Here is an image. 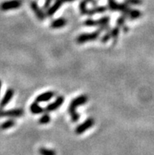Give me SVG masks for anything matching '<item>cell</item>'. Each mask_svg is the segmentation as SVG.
Returning <instances> with one entry per match:
<instances>
[{"instance_id":"e0dca14e","label":"cell","mask_w":154,"mask_h":155,"mask_svg":"<svg viewBox=\"0 0 154 155\" xmlns=\"http://www.w3.org/2000/svg\"><path fill=\"white\" fill-rule=\"evenodd\" d=\"M88 2H87V0H81L80 2V5H79V8H80V14L82 15H87V14L88 9L87 7V5Z\"/></svg>"},{"instance_id":"d4e9b609","label":"cell","mask_w":154,"mask_h":155,"mask_svg":"<svg viewBox=\"0 0 154 155\" xmlns=\"http://www.w3.org/2000/svg\"><path fill=\"white\" fill-rule=\"evenodd\" d=\"M53 2V0H45L44 4H43V9L44 10H47L51 5V2Z\"/></svg>"},{"instance_id":"d6986e66","label":"cell","mask_w":154,"mask_h":155,"mask_svg":"<svg viewBox=\"0 0 154 155\" xmlns=\"http://www.w3.org/2000/svg\"><path fill=\"white\" fill-rule=\"evenodd\" d=\"M39 153L40 155H56V151L54 150L46 147L40 148L39 150Z\"/></svg>"},{"instance_id":"4fadbf2b","label":"cell","mask_w":154,"mask_h":155,"mask_svg":"<svg viewBox=\"0 0 154 155\" xmlns=\"http://www.w3.org/2000/svg\"><path fill=\"white\" fill-rule=\"evenodd\" d=\"M108 10V7L105 6H96L94 7L89 9L87 11V15L93 16L94 14H102V13H105L106 10Z\"/></svg>"},{"instance_id":"30bf717a","label":"cell","mask_w":154,"mask_h":155,"mask_svg":"<svg viewBox=\"0 0 154 155\" xmlns=\"http://www.w3.org/2000/svg\"><path fill=\"white\" fill-rule=\"evenodd\" d=\"M63 3H64L63 0H55V2H54L52 6L51 5L50 7L47 10V15L48 17H52V16L54 15L55 13L60 9Z\"/></svg>"},{"instance_id":"7c38bea8","label":"cell","mask_w":154,"mask_h":155,"mask_svg":"<svg viewBox=\"0 0 154 155\" xmlns=\"http://www.w3.org/2000/svg\"><path fill=\"white\" fill-rule=\"evenodd\" d=\"M67 24V20L64 18H57V19L52 21L51 23V28H54V29H57V28H61L64 27Z\"/></svg>"},{"instance_id":"5b68a950","label":"cell","mask_w":154,"mask_h":155,"mask_svg":"<svg viewBox=\"0 0 154 155\" xmlns=\"http://www.w3.org/2000/svg\"><path fill=\"white\" fill-rule=\"evenodd\" d=\"M94 124V120L92 117L87 118L84 123L80 124V125H78L75 129V133L77 134V135H81L84 132H85L87 130L90 129L92 126Z\"/></svg>"},{"instance_id":"4316f807","label":"cell","mask_w":154,"mask_h":155,"mask_svg":"<svg viewBox=\"0 0 154 155\" xmlns=\"http://www.w3.org/2000/svg\"><path fill=\"white\" fill-rule=\"evenodd\" d=\"M74 1H76V0H63L64 3H66V2H74Z\"/></svg>"},{"instance_id":"ac0fdd59","label":"cell","mask_w":154,"mask_h":155,"mask_svg":"<svg viewBox=\"0 0 154 155\" xmlns=\"http://www.w3.org/2000/svg\"><path fill=\"white\" fill-rule=\"evenodd\" d=\"M110 33H111V38L113 39V44L115 45L117 41V38L119 36L120 27L116 26V27L113 28V29L110 30Z\"/></svg>"},{"instance_id":"484cf974","label":"cell","mask_w":154,"mask_h":155,"mask_svg":"<svg viewBox=\"0 0 154 155\" xmlns=\"http://www.w3.org/2000/svg\"><path fill=\"white\" fill-rule=\"evenodd\" d=\"M123 32H124V33H127V31H128V30H129V28H128V27H127V25H123Z\"/></svg>"},{"instance_id":"cb8c5ba5","label":"cell","mask_w":154,"mask_h":155,"mask_svg":"<svg viewBox=\"0 0 154 155\" xmlns=\"http://www.w3.org/2000/svg\"><path fill=\"white\" fill-rule=\"evenodd\" d=\"M110 39H112L110 31H107V32H106V33L102 36V39H101V42H102V43H107Z\"/></svg>"},{"instance_id":"603a6c76","label":"cell","mask_w":154,"mask_h":155,"mask_svg":"<svg viewBox=\"0 0 154 155\" xmlns=\"http://www.w3.org/2000/svg\"><path fill=\"white\" fill-rule=\"evenodd\" d=\"M124 2L129 6H140L143 4V0H124Z\"/></svg>"},{"instance_id":"2e32d148","label":"cell","mask_w":154,"mask_h":155,"mask_svg":"<svg viewBox=\"0 0 154 155\" xmlns=\"http://www.w3.org/2000/svg\"><path fill=\"white\" fill-rule=\"evenodd\" d=\"M16 124V121L13 119H10V120H7L6 121H4L1 125H0V128L2 130H7L10 129V128H13L14 125Z\"/></svg>"},{"instance_id":"9a60e30c","label":"cell","mask_w":154,"mask_h":155,"mask_svg":"<svg viewBox=\"0 0 154 155\" xmlns=\"http://www.w3.org/2000/svg\"><path fill=\"white\" fill-rule=\"evenodd\" d=\"M143 15V13L142 11L139 10H136V9H131L130 12H129V14H127V18H129L130 20H135L138 19V18H141Z\"/></svg>"},{"instance_id":"83f0119b","label":"cell","mask_w":154,"mask_h":155,"mask_svg":"<svg viewBox=\"0 0 154 155\" xmlns=\"http://www.w3.org/2000/svg\"><path fill=\"white\" fill-rule=\"evenodd\" d=\"M1 87H2V81H0V91H1Z\"/></svg>"},{"instance_id":"ffe728a7","label":"cell","mask_w":154,"mask_h":155,"mask_svg":"<svg viewBox=\"0 0 154 155\" xmlns=\"http://www.w3.org/2000/svg\"><path fill=\"white\" fill-rule=\"evenodd\" d=\"M119 3L116 0H108V9L111 11H118Z\"/></svg>"},{"instance_id":"52a82bcc","label":"cell","mask_w":154,"mask_h":155,"mask_svg":"<svg viewBox=\"0 0 154 155\" xmlns=\"http://www.w3.org/2000/svg\"><path fill=\"white\" fill-rule=\"evenodd\" d=\"M30 6H31V10H33V12L35 13V16H36V18L39 20V21H43V20H45L46 18V14L43 11L41 8L39 7L38 3L36 2V1H31V3H30Z\"/></svg>"},{"instance_id":"5bb4252c","label":"cell","mask_w":154,"mask_h":155,"mask_svg":"<svg viewBox=\"0 0 154 155\" xmlns=\"http://www.w3.org/2000/svg\"><path fill=\"white\" fill-rule=\"evenodd\" d=\"M30 111H31V114H42L44 111V109L42 106H39V102H35L30 106Z\"/></svg>"},{"instance_id":"9c48e42d","label":"cell","mask_w":154,"mask_h":155,"mask_svg":"<svg viewBox=\"0 0 154 155\" xmlns=\"http://www.w3.org/2000/svg\"><path fill=\"white\" fill-rule=\"evenodd\" d=\"M14 89L8 88L7 90H6V91L5 92V94H4L3 98H2V100L0 102V110H2L5 106H7V105L9 104V102H10L12 98L14 97Z\"/></svg>"},{"instance_id":"ba28073f","label":"cell","mask_w":154,"mask_h":155,"mask_svg":"<svg viewBox=\"0 0 154 155\" xmlns=\"http://www.w3.org/2000/svg\"><path fill=\"white\" fill-rule=\"evenodd\" d=\"M64 98L63 96H58L55 99L54 102H53L52 103H50L49 105H47V106L45 108L46 112H53L54 110H57L61 105L64 103Z\"/></svg>"},{"instance_id":"6da1fadb","label":"cell","mask_w":154,"mask_h":155,"mask_svg":"<svg viewBox=\"0 0 154 155\" xmlns=\"http://www.w3.org/2000/svg\"><path fill=\"white\" fill-rule=\"evenodd\" d=\"M88 100V97L86 94H81L80 96L75 98L71 102L68 106V113L71 117L72 121L73 123H76L80 119V114L77 113L76 109L80 106L86 104Z\"/></svg>"},{"instance_id":"44dd1931","label":"cell","mask_w":154,"mask_h":155,"mask_svg":"<svg viewBox=\"0 0 154 155\" xmlns=\"http://www.w3.org/2000/svg\"><path fill=\"white\" fill-rule=\"evenodd\" d=\"M51 121V116L48 114H43L39 119V123L40 124H47Z\"/></svg>"},{"instance_id":"3957f363","label":"cell","mask_w":154,"mask_h":155,"mask_svg":"<svg viewBox=\"0 0 154 155\" xmlns=\"http://www.w3.org/2000/svg\"><path fill=\"white\" fill-rule=\"evenodd\" d=\"M110 21V18L109 16H105L102 18H99L98 20H94L91 18H88L84 22V25L87 27H95V26H102L109 25Z\"/></svg>"},{"instance_id":"277c9868","label":"cell","mask_w":154,"mask_h":155,"mask_svg":"<svg viewBox=\"0 0 154 155\" xmlns=\"http://www.w3.org/2000/svg\"><path fill=\"white\" fill-rule=\"evenodd\" d=\"M21 0H10L5 1L0 4V10L2 11H8V10H16L21 6Z\"/></svg>"},{"instance_id":"7a4b0ae2","label":"cell","mask_w":154,"mask_h":155,"mask_svg":"<svg viewBox=\"0 0 154 155\" xmlns=\"http://www.w3.org/2000/svg\"><path fill=\"white\" fill-rule=\"evenodd\" d=\"M102 31V30L99 28L98 30L93 31L91 33L81 34V35H80L78 37L76 38V42H77L79 44H82V43H87V42L94 41L96 39H98V38L99 37L100 34H101Z\"/></svg>"},{"instance_id":"8992f818","label":"cell","mask_w":154,"mask_h":155,"mask_svg":"<svg viewBox=\"0 0 154 155\" xmlns=\"http://www.w3.org/2000/svg\"><path fill=\"white\" fill-rule=\"evenodd\" d=\"M24 115L22 109H13L9 110H0V117H20Z\"/></svg>"},{"instance_id":"8fae6325","label":"cell","mask_w":154,"mask_h":155,"mask_svg":"<svg viewBox=\"0 0 154 155\" xmlns=\"http://www.w3.org/2000/svg\"><path fill=\"white\" fill-rule=\"evenodd\" d=\"M54 91H46L44 93H42L39 95H38L35 98V102H48L54 98Z\"/></svg>"},{"instance_id":"7402d4cb","label":"cell","mask_w":154,"mask_h":155,"mask_svg":"<svg viewBox=\"0 0 154 155\" xmlns=\"http://www.w3.org/2000/svg\"><path fill=\"white\" fill-rule=\"evenodd\" d=\"M126 19H127V16L124 15V14H122V15H121L120 17H119V18H118V19H117L116 25L120 28L123 27V26L124 25V23H125V21H126Z\"/></svg>"}]
</instances>
